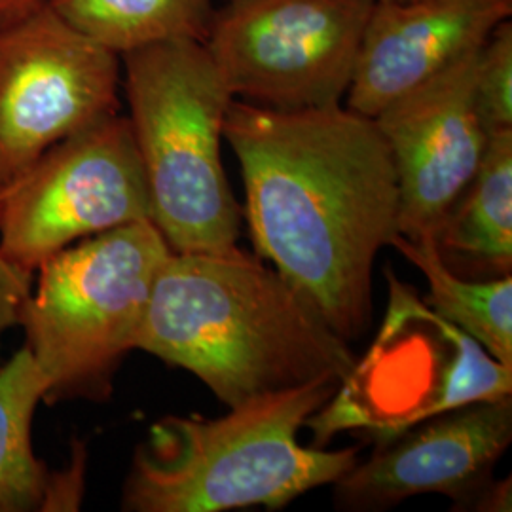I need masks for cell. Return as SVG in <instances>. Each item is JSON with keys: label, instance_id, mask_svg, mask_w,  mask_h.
Listing matches in <instances>:
<instances>
[{"label": "cell", "instance_id": "obj_1", "mask_svg": "<svg viewBox=\"0 0 512 512\" xmlns=\"http://www.w3.org/2000/svg\"><path fill=\"white\" fill-rule=\"evenodd\" d=\"M236 152L256 256L346 342L372 315V268L399 234V186L374 120L342 105L275 110L234 99Z\"/></svg>", "mask_w": 512, "mask_h": 512}, {"label": "cell", "instance_id": "obj_2", "mask_svg": "<svg viewBox=\"0 0 512 512\" xmlns=\"http://www.w3.org/2000/svg\"><path fill=\"white\" fill-rule=\"evenodd\" d=\"M137 349L192 372L228 408L355 366L308 298L260 258L171 251L154 279Z\"/></svg>", "mask_w": 512, "mask_h": 512}, {"label": "cell", "instance_id": "obj_3", "mask_svg": "<svg viewBox=\"0 0 512 512\" xmlns=\"http://www.w3.org/2000/svg\"><path fill=\"white\" fill-rule=\"evenodd\" d=\"M340 385L321 378L234 406L217 420L164 416L135 450L122 509L275 511L338 482L359 461V448H308L298 442V431Z\"/></svg>", "mask_w": 512, "mask_h": 512}, {"label": "cell", "instance_id": "obj_4", "mask_svg": "<svg viewBox=\"0 0 512 512\" xmlns=\"http://www.w3.org/2000/svg\"><path fill=\"white\" fill-rule=\"evenodd\" d=\"M122 71L152 222L177 253L234 249L241 209L220 143L236 97L207 46L196 40L148 46L122 55Z\"/></svg>", "mask_w": 512, "mask_h": 512}, {"label": "cell", "instance_id": "obj_5", "mask_svg": "<svg viewBox=\"0 0 512 512\" xmlns=\"http://www.w3.org/2000/svg\"><path fill=\"white\" fill-rule=\"evenodd\" d=\"M169 253L156 224L137 220L82 239L38 268L19 325L48 382L46 399L109 393L114 368L137 349Z\"/></svg>", "mask_w": 512, "mask_h": 512}, {"label": "cell", "instance_id": "obj_6", "mask_svg": "<svg viewBox=\"0 0 512 512\" xmlns=\"http://www.w3.org/2000/svg\"><path fill=\"white\" fill-rule=\"evenodd\" d=\"M378 0H226L207 40L239 101L275 110L340 105Z\"/></svg>", "mask_w": 512, "mask_h": 512}, {"label": "cell", "instance_id": "obj_7", "mask_svg": "<svg viewBox=\"0 0 512 512\" xmlns=\"http://www.w3.org/2000/svg\"><path fill=\"white\" fill-rule=\"evenodd\" d=\"M152 220L128 116H110L50 148L0 190V253L37 272L82 239Z\"/></svg>", "mask_w": 512, "mask_h": 512}, {"label": "cell", "instance_id": "obj_8", "mask_svg": "<svg viewBox=\"0 0 512 512\" xmlns=\"http://www.w3.org/2000/svg\"><path fill=\"white\" fill-rule=\"evenodd\" d=\"M122 57L48 2L0 27V190L55 145L118 114Z\"/></svg>", "mask_w": 512, "mask_h": 512}, {"label": "cell", "instance_id": "obj_9", "mask_svg": "<svg viewBox=\"0 0 512 512\" xmlns=\"http://www.w3.org/2000/svg\"><path fill=\"white\" fill-rule=\"evenodd\" d=\"M478 52L463 55L372 118L395 167L404 238H435L484 156L490 135L476 101Z\"/></svg>", "mask_w": 512, "mask_h": 512}, {"label": "cell", "instance_id": "obj_10", "mask_svg": "<svg viewBox=\"0 0 512 512\" xmlns=\"http://www.w3.org/2000/svg\"><path fill=\"white\" fill-rule=\"evenodd\" d=\"M512 440V401L467 404L382 442L334 482L336 507L384 511L416 495H446L461 509L488 480Z\"/></svg>", "mask_w": 512, "mask_h": 512}, {"label": "cell", "instance_id": "obj_11", "mask_svg": "<svg viewBox=\"0 0 512 512\" xmlns=\"http://www.w3.org/2000/svg\"><path fill=\"white\" fill-rule=\"evenodd\" d=\"M512 0H378L349 84L348 109L374 118L425 80L480 50Z\"/></svg>", "mask_w": 512, "mask_h": 512}, {"label": "cell", "instance_id": "obj_12", "mask_svg": "<svg viewBox=\"0 0 512 512\" xmlns=\"http://www.w3.org/2000/svg\"><path fill=\"white\" fill-rule=\"evenodd\" d=\"M48 382L27 348L0 368V512L78 509L84 458L57 475L33 450V418Z\"/></svg>", "mask_w": 512, "mask_h": 512}, {"label": "cell", "instance_id": "obj_13", "mask_svg": "<svg viewBox=\"0 0 512 512\" xmlns=\"http://www.w3.org/2000/svg\"><path fill=\"white\" fill-rule=\"evenodd\" d=\"M440 256L475 262L492 274L512 266V129L488 137L473 181L437 228Z\"/></svg>", "mask_w": 512, "mask_h": 512}, {"label": "cell", "instance_id": "obj_14", "mask_svg": "<svg viewBox=\"0 0 512 512\" xmlns=\"http://www.w3.org/2000/svg\"><path fill=\"white\" fill-rule=\"evenodd\" d=\"M391 247L420 270L427 285V306L486 349L495 361L512 368V277L467 281L440 256L435 238L397 234Z\"/></svg>", "mask_w": 512, "mask_h": 512}, {"label": "cell", "instance_id": "obj_15", "mask_svg": "<svg viewBox=\"0 0 512 512\" xmlns=\"http://www.w3.org/2000/svg\"><path fill=\"white\" fill-rule=\"evenodd\" d=\"M46 2L74 29L120 57L165 42H205L215 16L213 0Z\"/></svg>", "mask_w": 512, "mask_h": 512}, {"label": "cell", "instance_id": "obj_16", "mask_svg": "<svg viewBox=\"0 0 512 512\" xmlns=\"http://www.w3.org/2000/svg\"><path fill=\"white\" fill-rule=\"evenodd\" d=\"M476 101L488 135L512 129V23L495 27L476 57Z\"/></svg>", "mask_w": 512, "mask_h": 512}, {"label": "cell", "instance_id": "obj_17", "mask_svg": "<svg viewBox=\"0 0 512 512\" xmlns=\"http://www.w3.org/2000/svg\"><path fill=\"white\" fill-rule=\"evenodd\" d=\"M35 272L0 253V336L19 325L21 311L33 289Z\"/></svg>", "mask_w": 512, "mask_h": 512}, {"label": "cell", "instance_id": "obj_18", "mask_svg": "<svg viewBox=\"0 0 512 512\" xmlns=\"http://www.w3.org/2000/svg\"><path fill=\"white\" fill-rule=\"evenodd\" d=\"M511 482V476H507L505 480H488L480 490L471 495V499L461 507V511L511 512Z\"/></svg>", "mask_w": 512, "mask_h": 512}, {"label": "cell", "instance_id": "obj_19", "mask_svg": "<svg viewBox=\"0 0 512 512\" xmlns=\"http://www.w3.org/2000/svg\"><path fill=\"white\" fill-rule=\"evenodd\" d=\"M44 2L46 0H0V27L31 14Z\"/></svg>", "mask_w": 512, "mask_h": 512}, {"label": "cell", "instance_id": "obj_20", "mask_svg": "<svg viewBox=\"0 0 512 512\" xmlns=\"http://www.w3.org/2000/svg\"><path fill=\"white\" fill-rule=\"evenodd\" d=\"M224 2H226V0H224Z\"/></svg>", "mask_w": 512, "mask_h": 512}]
</instances>
